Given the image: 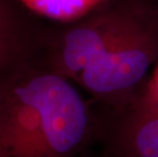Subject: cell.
Here are the masks:
<instances>
[{
  "instance_id": "6da1fadb",
  "label": "cell",
  "mask_w": 158,
  "mask_h": 157,
  "mask_svg": "<svg viewBox=\"0 0 158 157\" xmlns=\"http://www.w3.org/2000/svg\"><path fill=\"white\" fill-rule=\"evenodd\" d=\"M99 133L75 83L38 61L0 92V157H81Z\"/></svg>"
},
{
  "instance_id": "7a4b0ae2",
  "label": "cell",
  "mask_w": 158,
  "mask_h": 157,
  "mask_svg": "<svg viewBox=\"0 0 158 157\" xmlns=\"http://www.w3.org/2000/svg\"><path fill=\"white\" fill-rule=\"evenodd\" d=\"M157 0H102L68 24L47 25L38 62L73 82L145 18Z\"/></svg>"
},
{
  "instance_id": "3957f363",
  "label": "cell",
  "mask_w": 158,
  "mask_h": 157,
  "mask_svg": "<svg viewBox=\"0 0 158 157\" xmlns=\"http://www.w3.org/2000/svg\"><path fill=\"white\" fill-rule=\"evenodd\" d=\"M158 62V0L139 25L77 76L76 85L103 108L129 102Z\"/></svg>"
},
{
  "instance_id": "277c9868",
  "label": "cell",
  "mask_w": 158,
  "mask_h": 157,
  "mask_svg": "<svg viewBox=\"0 0 158 157\" xmlns=\"http://www.w3.org/2000/svg\"><path fill=\"white\" fill-rule=\"evenodd\" d=\"M99 138L109 157H158V109L134 97L118 107L104 108Z\"/></svg>"
},
{
  "instance_id": "5b68a950",
  "label": "cell",
  "mask_w": 158,
  "mask_h": 157,
  "mask_svg": "<svg viewBox=\"0 0 158 157\" xmlns=\"http://www.w3.org/2000/svg\"><path fill=\"white\" fill-rule=\"evenodd\" d=\"M46 27L18 0H0V92L38 61Z\"/></svg>"
},
{
  "instance_id": "8992f818",
  "label": "cell",
  "mask_w": 158,
  "mask_h": 157,
  "mask_svg": "<svg viewBox=\"0 0 158 157\" xmlns=\"http://www.w3.org/2000/svg\"><path fill=\"white\" fill-rule=\"evenodd\" d=\"M25 8L51 24H68L82 18L102 0H18Z\"/></svg>"
},
{
  "instance_id": "52a82bcc",
  "label": "cell",
  "mask_w": 158,
  "mask_h": 157,
  "mask_svg": "<svg viewBox=\"0 0 158 157\" xmlns=\"http://www.w3.org/2000/svg\"><path fill=\"white\" fill-rule=\"evenodd\" d=\"M134 98L143 104L158 109V62L153 66L146 81Z\"/></svg>"
},
{
  "instance_id": "ba28073f",
  "label": "cell",
  "mask_w": 158,
  "mask_h": 157,
  "mask_svg": "<svg viewBox=\"0 0 158 157\" xmlns=\"http://www.w3.org/2000/svg\"><path fill=\"white\" fill-rule=\"evenodd\" d=\"M81 157H92V156H91V155H89L88 153L86 152V153H84V154H83L82 156H81Z\"/></svg>"
},
{
  "instance_id": "9c48e42d",
  "label": "cell",
  "mask_w": 158,
  "mask_h": 157,
  "mask_svg": "<svg viewBox=\"0 0 158 157\" xmlns=\"http://www.w3.org/2000/svg\"><path fill=\"white\" fill-rule=\"evenodd\" d=\"M106 157H109V156H107V155H106Z\"/></svg>"
}]
</instances>
